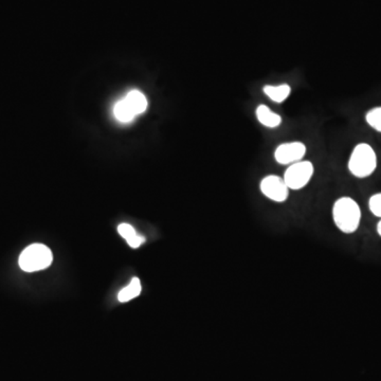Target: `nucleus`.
Listing matches in <instances>:
<instances>
[{
    "mask_svg": "<svg viewBox=\"0 0 381 381\" xmlns=\"http://www.w3.org/2000/svg\"><path fill=\"white\" fill-rule=\"evenodd\" d=\"M377 167V156L374 149L366 143L356 145L348 160V171L357 178L372 175Z\"/></svg>",
    "mask_w": 381,
    "mask_h": 381,
    "instance_id": "obj_2",
    "label": "nucleus"
},
{
    "mask_svg": "<svg viewBox=\"0 0 381 381\" xmlns=\"http://www.w3.org/2000/svg\"><path fill=\"white\" fill-rule=\"evenodd\" d=\"M118 231L119 233H120L121 237H124V239H126L127 243H130V241L137 235L135 229L128 224H121L120 226L118 227Z\"/></svg>",
    "mask_w": 381,
    "mask_h": 381,
    "instance_id": "obj_14",
    "label": "nucleus"
},
{
    "mask_svg": "<svg viewBox=\"0 0 381 381\" xmlns=\"http://www.w3.org/2000/svg\"><path fill=\"white\" fill-rule=\"evenodd\" d=\"M264 94L274 103H283L290 98L292 94V87L288 84L281 85H266L263 88Z\"/></svg>",
    "mask_w": 381,
    "mask_h": 381,
    "instance_id": "obj_8",
    "label": "nucleus"
},
{
    "mask_svg": "<svg viewBox=\"0 0 381 381\" xmlns=\"http://www.w3.org/2000/svg\"><path fill=\"white\" fill-rule=\"evenodd\" d=\"M51 250L43 244L28 246L20 257V267L26 272L40 271L52 264Z\"/></svg>",
    "mask_w": 381,
    "mask_h": 381,
    "instance_id": "obj_3",
    "label": "nucleus"
},
{
    "mask_svg": "<svg viewBox=\"0 0 381 381\" xmlns=\"http://www.w3.org/2000/svg\"><path fill=\"white\" fill-rule=\"evenodd\" d=\"M366 122L373 130L381 133V106L372 108L366 116Z\"/></svg>",
    "mask_w": 381,
    "mask_h": 381,
    "instance_id": "obj_12",
    "label": "nucleus"
},
{
    "mask_svg": "<svg viewBox=\"0 0 381 381\" xmlns=\"http://www.w3.org/2000/svg\"><path fill=\"white\" fill-rule=\"evenodd\" d=\"M315 173V167L311 161L301 160L294 165H288V169L285 171V182L290 190H299L304 188L313 178Z\"/></svg>",
    "mask_w": 381,
    "mask_h": 381,
    "instance_id": "obj_4",
    "label": "nucleus"
},
{
    "mask_svg": "<svg viewBox=\"0 0 381 381\" xmlns=\"http://www.w3.org/2000/svg\"><path fill=\"white\" fill-rule=\"evenodd\" d=\"M255 114H257V121L267 128H276L282 124V117L272 112L267 105L264 104L257 106Z\"/></svg>",
    "mask_w": 381,
    "mask_h": 381,
    "instance_id": "obj_7",
    "label": "nucleus"
},
{
    "mask_svg": "<svg viewBox=\"0 0 381 381\" xmlns=\"http://www.w3.org/2000/svg\"><path fill=\"white\" fill-rule=\"evenodd\" d=\"M114 114L117 120L123 123L130 122L136 117V114L130 110V106L127 105L124 99L120 100V101L114 104Z\"/></svg>",
    "mask_w": 381,
    "mask_h": 381,
    "instance_id": "obj_11",
    "label": "nucleus"
},
{
    "mask_svg": "<svg viewBox=\"0 0 381 381\" xmlns=\"http://www.w3.org/2000/svg\"><path fill=\"white\" fill-rule=\"evenodd\" d=\"M368 208L373 215L381 219V193L375 194L370 198Z\"/></svg>",
    "mask_w": 381,
    "mask_h": 381,
    "instance_id": "obj_13",
    "label": "nucleus"
},
{
    "mask_svg": "<svg viewBox=\"0 0 381 381\" xmlns=\"http://www.w3.org/2000/svg\"><path fill=\"white\" fill-rule=\"evenodd\" d=\"M141 284L138 278H134L127 287L123 288L119 294L118 299L120 302H127L136 298L140 294Z\"/></svg>",
    "mask_w": 381,
    "mask_h": 381,
    "instance_id": "obj_10",
    "label": "nucleus"
},
{
    "mask_svg": "<svg viewBox=\"0 0 381 381\" xmlns=\"http://www.w3.org/2000/svg\"><path fill=\"white\" fill-rule=\"evenodd\" d=\"M123 99L126 102L127 105L130 106V110L136 116L147 110V98H145L142 92L138 91V90H132Z\"/></svg>",
    "mask_w": 381,
    "mask_h": 381,
    "instance_id": "obj_9",
    "label": "nucleus"
},
{
    "mask_svg": "<svg viewBox=\"0 0 381 381\" xmlns=\"http://www.w3.org/2000/svg\"><path fill=\"white\" fill-rule=\"evenodd\" d=\"M306 145L300 141L282 143L274 151V159L278 165H290L303 160L306 155Z\"/></svg>",
    "mask_w": 381,
    "mask_h": 381,
    "instance_id": "obj_6",
    "label": "nucleus"
},
{
    "mask_svg": "<svg viewBox=\"0 0 381 381\" xmlns=\"http://www.w3.org/2000/svg\"><path fill=\"white\" fill-rule=\"evenodd\" d=\"M333 219L336 227L344 234H352L359 228L361 210L353 198L340 197L333 206Z\"/></svg>",
    "mask_w": 381,
    "mask_h": 381,
    "instance_id": "obj_1",
    "label": "nucleus"
},
{
    "mask_svg": "<svg viewBox=\"0 0 381 381\" xmlns=\"http://www.w3.org/2000/svg\"><path fill=\"white\" fill-rule=\"evenodd\" d=\"M377 232H378L379 237H381V219L379 221L378 225H377Z\"/></svg>",
    "mask_w": 381,
    "mask_h": 381,
    "instance_id": "obj_15",
    "label": "nucleus"
},
{
    "mask_svg": "<svg viewBox=\"0 0 381 381\" xmlns=\"http://www.w3.org/2000/svg\"><path fill=\"white\" fill-rule=\"evenodd\" d=\"M260 190L262 194L272 202L282 204L290 197V188L284 178L278 175H268L261 180Z\"/></svg>",
    "mask_w": 381,
    "mask_h": 381,
    "instance_id": "obj_5",
    "label": "nucleus"
}]
</instances>
